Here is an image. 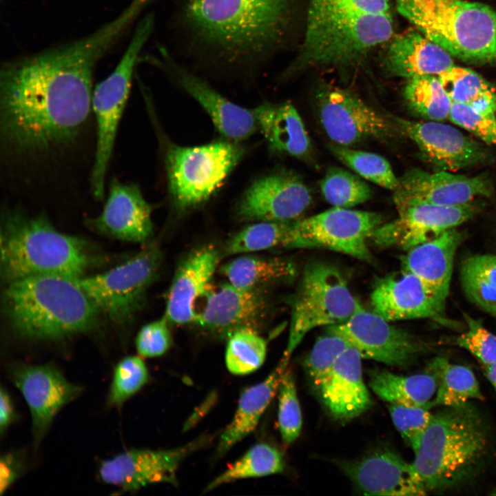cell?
Wrapping results in <instances>:
<instances>
[{
  "label": "cell",
  "mask_w": 496,
  "mask_h": 496,
  "mask_svg": "<svg viewBox=\"0 0 496 496\" xmlns=\"http://www.w3.org/2000/svg\"><path fill=\"white\" fill-rule=\"evenodd\" d=\"M128 30L117 17L71 42L7 61L0 70V153L6 174H54L81 145L97 63Z\"/></svg>",
  "instance_id": "cell-1"
},
{
  "label": "cell",
  "mask_w": 496,
  "mask_h": 496,
  "mask_svg": "<svg viewBox=\"0 0 496 496\" xmlns=\"http://www.w3.org/2000/svg\"><path fill=\"white\" fill-rule=\"evenodd\" d=\"M412 463L426 492H443L468 483L479 473L490 452L489 426L467 402L443 407L413 451Z\"/></svg>",
  "instance_id": "cell-2"
},
{
  "label": "cell",
  "mask_w": 496,
  "mask_h": 496,
  "mask_svg": "<svg viewBox=\"0 0 496 496\" xmlns=\"http://www.w3.org/2000/svg\"><path fill=\"white\" fill-rule=\"evenodd\" d=\"M12 329L21 338L58 340L93 330L100 311L74 278L36 276L8 281L3 296Z\"/></svg>",
  "instance_id": "cell-3"
},
{
  "label": "cell",
  "mask_w": 496,
  "mask_h": 496,
  "mask_svg": "<svg viewBox=\"0 0 496 496\" xmlns=\"http://www.w3.org/2000/svg\"><path fill=\"white\" fill-rule=\"evenodd\" d=\"M291 0H185L187 28L206 46L234 59L258 56L276 42Z\"/></svg>",
  "instance_id": "cell-4"
},
{
  "label": "cell",
  "mask_w": 496,
  "mask_h": 496,
  "mask_svg": "<svg viewBox=\"0 0 496 496\" xmlns=\"http://www.w3.org/2000/svg\"><path fill=\"white\" fill-rule=\"evenodd\" d=\"M1 269L8 281L36 276H83L92 263L88 245L55 229L43 216L6 211L1 230Z\"/></svg>",
  "instance_id": "cell-5"
},
{
  "label": "cell",
  "mask_w": 496,
  "mask_h": 496,
  "mask_svg": "<svg viewBox=\"0 0 496 496\" xmlns=\"http://www.w3.org/2000/svg\"><path fill=\"white\" fill-rule=\"evenodd\" d=\"M393 32L391 14L332 8L309 2L304 41L293 68L353 64L389 41Z\"/></svg>",
  "instance_id": "cell-6"
},
{
  "label": "cell",
  "mask_w": 496,
  "mask_h": 496,
  "mask_svg": "<svg viewBox=\"0 0 496 496\" xmlns=\"http://www.w3.org/2000/svg\"><path fill=\"white\" fill-rule=\"evenodd\" d=\"M398 12L452 56L496 65V11L461 0H395Z\"/></svg>",
  "instance_id": "cell-7"
},
{
  "label": "cell",
  "mask_w": 496,
  "mask_h": 496,
  "mask_svg": "<svg viewBox=\"0 0 496 496\" xmlns=\"http://www.w3.org/2000/svg\"><path fill=\"white\" fill-rule=\"evenodd\" d=\"M154 25V17L152 14L146 15L138 22L115 69L94 88L92 106L96 138L88 183L90 193L98 200L104 198L107 172L134 68Z\"/></svg>",
  "instance_id": "cell-8"
},
{
  "label": "cell",
  "mask_w": 496,
  "mask_h": 496,
  "mask_svg": "<svg viewBox=\"0 0 496 496\" xmlns=\"http://www.w3.org/2000/svg\"><path fill=\"white\" fill-rule=\"evenodd\" d=\"M245 148L228 139L183 147L169 144L165 151L168 188L180 210L203 204L220 187L245 154Z\"/></svg>",
  "instance_id": "cell-9"
},
{
  "label": "cell",
  "mask_w": 496,
  "mask_h": 496,
  "mask_svg": "<svg viewBox=\"0 0 496 496\" xmlns=\"http://www.w3.org/2000/svg\"><path fill=\"white\" fill-rule=\"evenodd\" d=\"M362 307L335 267L320 261L308 264L293 299L284 355L289 358L311 329L342 323Z\"/></svg>",
  "instance_id": "cell-10"
},
{
  "label": "cell",
  "mask_w": 496,
  "mask_h": 496,
  "mask_svg": "<svg viewBox=\"0 0 496 496\" xmlns=\"http://www.w3.org/2000/svg\"><path fill=\"white\" fill-rule=\"evenodd\" d=\"M162 261L160 248L145 246L125 262L103 273L74 278L100 312L116 322L130 320L143 303Z\"/></svg>",
  "instance_id": "cell-11"
},
{
  "label": "cell",
  "mask_w": 496,
  "mask_h": 496,
  "mask_svg": "<svg viewBox=\"0 0 496 496\" xmlns=\"http://www.w3.org/2000/svg\"><path fill=\"white\" fill-rule=\"evenodd\" d=\"M382 224L379 214L333 207L293 220L288 248L328 249L370 262L367 242Z\"/></svg>",
  "instance_id": "cell-12"
},
{
  "label": "cell",
  "mask_w": 496,
  "mask_h": 496,
  "mask_svg": "<svg viewBox=\"0 0 496 496\" xmlns=\"http://www.w3.org/2000/svg\"><path fill=\"white\" fill-rule=\"evenodd\" d=\"M314 103L322 128L335 145L351 147L369 139L388 141L402 132L390 116L382 115L342 88L321 87Z\"/></svg>",
  "instance_id": "cell-13"
},
{
  "label": "cell",
  "mask_w": 496,
  "mask_h": 496,
  "mask_svg": "<svg viewBox=\"0 0 496 496\" xmlns=\"http://www.w3.org/2000/svg\"><path fill=\"white\" fill-rule=\"evenodd\" d=\"M326 331L345 339L362 358L394 366H410L429 347L419 338L363 307L345 322L328 326Z\"/></svg>",
  "instance_id": "cell-14"
},
{
  "label": "cell",
  "mask_w": 496,
  "mask_h": 496,
  "mask_svg": "<svg viewBox=\"0 0 496 496\" xmlns=\"http://www.w3.org/2000/svg\"><path fill=\"white\" fill-rule=\"evenodd\" d=\"M8 371L28 406L34 446L37 448L56 415L80 395L82 388L52 364H14Z\"/></svg>",
  "instance_id": "cell-15"
},
{
  "label": "cell",
  "mask_w": 496,
  "mask_h": 496,
  "mask_svg": "<svg viewBox=\"0 0 496 496\" xmlns=\"http://www.w3.org/2000/svg\"><path fill=\"white\" fill-rule=\"evenodd\" d=\"M208 441L209 438L203 436L171 449L125 451L101 464L99 477L104 483L125 493H132L154 483L176 486V471L180 463Z\"/></svg>",
  "instance_id": "cell-16"
},
{
  "label": "cell",
  "mask_w": 496,
  "mask_h": 496,
  "mask_svg": "<svg viewBox=\"0 0 496 496\" xmlns=\"http://www.w3.org/2000/svg\"><path fill=\"white\" fill-rule=\"evenodd\" d=\"M393 193L397 209L416 204L456 206L471 203L477 197H489L493 187L484 175L467 176L448 171L431 173L412 169L399 178Z\"/></svg>",
  "instance_id": "cell-17"
},
{
  "label": "cell",
  "mask_w": 496,
  "mask_h": 496,
  "mask_svg": "<svg viewBox=\"0 0 496 496\" xmlns=\"http://www.w3.org/2000/svg\"><path fill=\"white\" fill-rule=\"evenodd\" d=\"M476 209L472 203L456 206L409 205L397 209L398 217L382 224L371 238L381 247L409 250L469 220Z\"/></svg>",
  "instance_id": "cell-18"
},
{
  "label": "cell",
  "mask_w": 496,
  "mask_h": 496,
  "mask_svg": "<svg viewBox=\"0 0 496 496\" xmlns=\"http://www.w3.org/2000/svg\"><path fill=\"white\" fill-rule=\"evenodd\" d=\"M423 157L440 171L454 172L490 160L485 148L457 128L437 121L416 122L390 116Z\"/></svg>",
  "instance_id": "cell-19"
},
{
  "label": "cell",
  "mask_w": 496,
  "mask_h": 496,
  "mask_svg": "<svg viewBox=\"0 0 496 496\" xmlns=\"http://www.w3.org/2000/svg\"><path fill=\"white\" fill-rule=\"evenodd\" d=\"M311 195L303 181L291 174L278 172L255 180L237 205L242 220L290 221L309 206Z\"/></svg>",
  "instance_id": "cell-20"
},
{
  "label": "cell",
  "mask_w": 496,
  "mask_h": 496,
  "mask_svg": "<svg viewBox=\"0 0 496 496\" xmlns=\"http://www.w3.org/2000/svg\"><path fill=\"white\" fill-rule=\"evenodd\" d=\"M340 466L364 494L421 496L427 493L413 464L383 448Z\"/></svg>",
  "instance_id": "cell-21"
},
{
  "label": "cell",
  "mask_w": 496,
  "mask_h": 496,
  "mask_svg": "<svg viewBox=\"0 0 496 496\" xmlns=\"http://www.w3.org/2000/svg\"><path fill=\"white\" fill-rule=\"evenodd\" d=\"M203 309L198 312L195 323L211 333L229 336L241 329L259 325L267 309V302L260 289H244L229 282L209 289Z\"/></svg>",
  "instance_id": "cell-22"
},
{
  "label": "cell",
  "mask_w": 496,
  "mask_h": 496,
  "mask_svg": "<svg viewBox=\"0 0 496 496\" xmlns=\"http://www.w3.org/2000/svg\"><path fill=\"white\" fill-rule=\"evenodd\" d=\"M161 52L163 60L159 63L203 107L223 136L239 143L256 132L258 125L253 110L230 101L203 79L180 66L165 50Z\"/></svg>",
  "instance_id": "cell-23"
},
{
  "label": "cell",
  "mask_w": 496,
  "mask_h": 496,
  "mask_svg": "<svg viewBox=\"0 0 496 496\" xmlns=\"http://www.w3.org/2000/svg\"><path fill=\"white\" fill-rule=\"evenodd\" d=\"M373 311L391 322L431 318L447 324L445 304L413 273H400L380 279L371 294Z\"/></svg>",
  "instance_id": "cell-24"
},
{
  "label": "cell",
  "mask_w": 496,
  "mask_h": 496,
  "mask_svg": "<svg viewBox=\"0 0 496 496\" xmlns=\"http://www.w3.org/2000/svg\"><path fill=\"white\" fill-rule=\"evenodd\" d=\"M151 215L152 207L136 184L114 178L101 212L90 223L99 232L116 239L145 242L152 233Z\"/></svg>",
  "instance_id": "cell-25"
},
{
  "label": "cell",
  "mask_w": 496,
  "mask_h": 496,
  "mask_svg": "<svg viewBox=\"0 0 496 496\" xmlns=\"http://www.w3.org/2000/svg\"><path fill=\"white\" fill-rule=\"evenodd\" d=\"M219 261V253L208 245L193 250L181 262L168 291L165 317L169 323L195 322L196 303L206 294Z\"/></svg>",
  "instance_id": "cell-26"
},
{
  "label": "cell",
  "mask_w": 496,
  "mask_h": 496,
  "mask_svg": "<svg viewBox=\"0 0 496 496\" xmlns=\"http://www.w3.org/2000/svg\"><path fill=\"white\" fill-rule=\"evenodd\" d=\"M362 358L355 347H348L318 391L329 411L337 420L353 419L373 404L362 379Z\"/></svg>",
  "instance_id": "cell-27"
},
{
  "label": "cell",
  "mask_w": 496,
  "mask_h": 496,
  "mask_svg": "<svg viewBox=\"0 0 496 496\" xmlns=\"http://www.w3.org/2000/svg\"><path fill=\"white\" fill-rule=\"evenodd\" d=\"M462 240L455 228L408 250L402 258V270L416 276L443 304L449 293L453 263Z\"/></svg>",
  "instance_id": "cell-28"
},
{
  "label": "cell",
  "mask_w": 496,
  "mask_h": 496,
  "mask_svg": "<svg viewBox=\"0 0 496 496\" xmlns=\"http://www.w3.org/2000/svg\"><path fill=\"white\" fill-rule=\"evenodd\" d=\"M451 55L422 32L408 31L391 39L385 65L388 72L406 79L438 76L453 66Z\"/></svg>",
  "instance_id": "cell-29"
},
{
  "label": "cell",
  "mask_w": 496,
  "mask_h": 496,
  "mask_svg": "<svg viewBox=\"0 0 496 496\" xmlns=\"http://www.w3.org/2000/svg\"><path fill=\"white\" fill-rule=\"evenodd\" d=\"M258 128L269 148L298 158L309 157L310 138L296 108L289 102H265L253 110Z\"/></svg>",
  "instance_id": "cell-30"
},
{
  "label": "cell",
  "mask_w": 496,
  "mask_h": 496,
  "mask_svg": "<svg viewBox=\"0 0 496 496\" xmlns=\"http://www.w3.org/2000/svg\"><path fill=\"white\" fill-rule=\"evenodd\" d=\"M289 360L283 355L278 365L265 380L242 393L231 421L220 435L216 450L218 455L226 453L254 431L278 390Z\"/></svg>",
  "instance_id": "cell-31"
},
{
  "label": "cell",
  "mask_w": 496,
  "mask_h": 496,
  "mask_svg": "<svg viewBox=\"0 0 496 496\" xmlns=\"http://www.w3.org/2000/svg\"><path fill=\"white\" fill-rule=\"evenodd\" d=\"M371 389L390 404L427 406L432 402L437 390V380L430 371L411 375H399L386 370L372 369L367 372Z\"/></svg>",
  "instance_id": "cell-32"
},
{
  "label": "cell",
  "mask_w": 496,
  "mask_h": 496,
  "mask_svg": "<svg viewBox=\"0 0 496 496\" xmlns=\"http://www.w3.org/2000/svg\"><path fill=\"white\" fill-rule=\"evenodd\" d=\"M426 370L437 380L433 407L457 406L484 398L477 379L467 366L454 364L444 357L430 361Z\"/></svg>",
  "instance_id": "cell-33"
},
{
  "label": "cell",
  "mask_w": 496,
  "mask_h": 496,
  "mask_svg": "<svg viewBox=\"0 0 496 496\" xmlns=\"http://www.w3.org/2000/svg\"><path fill=\"white\" fill-rule=\"evenodd\" d=\"M223 274L231 285L244 289L261 287L287 279L293 273L287 261L254 256H242L223 265Z\"/></svg>",
  "instance_id": "cell-34"
},
{
  "label": "cell",
  "mask_w": 496,
  "mask_h": 496,
  "mask_svg": "<svg viewBox=\"0 0 496 496\" xmlns=\"http://www.w3.org/2000/svg\"><path fill=\"white\" fill-rule=\"evenodd\" d=\"M460 280L467 298L496 318V255H475L462 263Z\"/></svg>",
  "instance_id": "cell-35"
},
{
  "label": "cell",
  "mask_w": 496,
  "mask_h": 496,
  "mask_svg": "<svg viewBox=\"0 0 496 496\" xmlns=\"http://www.w3.org/2000/svg\"><path fill=\"white\" fill-rule=\"evenodd\" d=\"M437 76L451 102L496 111V87L475 71L454 65Z\"/></svg>",
  "instance_id": "cell-36"
},
{
  "label": "cell",
  "mask_w": 496,
  "mask_h": 496,
  "mask_svg": "<svg viewBox=\"0 0 496 496\" xmlns=\"http://www.w3.org/2000/svg\"><path fill=\"white\" fill-rule=\"evenodd\" d=\"M284 467L282 455L276 448L266 443H258L209 482L205 491L238 479L280 473Z\"/></svg>",
  "instance_id": "cell-37"
},
{
  "label": "cell",
  "mask_w": 496,
  "mask_h": 496,
  "mask_svg": "<svg viewBox=\"0 0 496 496\" xmlns=\"http://www.w3.org/2000/svg\"><path fill=\"white\" fill-rule=\"evenodd\" d=\"M404 96L414 112L429 121L448 118L452 102L437 76L407 79Z\"/></svg>",
  "instance_id": "cell-38"
},
{
  "label": "cell",
  "mask_w": 496,
  "mask_h": 496,
  "mask_svg": "<svg viewBox=\"0 0 496 496\" xmlns=\"http://www.w3.org/2000/svg\"><path fill=\"white\" fill-rule=\"evenodd\" d=\"M292 221H258L248 225L229 240L225 252L238 254L277 247L288 248Z\"/></svg>",
  "instance_id": "cell-39"
},
{
  "label": "cell",
  "mask_w": 496,
  "mask_h": 496,
  "mask_svg": "<svg viewBox=\"0 0 496 496\" xmlns=\"http://www.w3.org/2000/svg\"><path fill=\"white\" fill-rule=\"evenodd\" d=\"M228 338L225 362L230 373L246 375L260 367L266 357L267 343L255 329H241Z\"/></svg>",
  "instance_id": "cell-40"
},
{
  "label": "cell",
  "mask_w": 496,
  "mask_h": 496,
  "mask_svg": "<svg viewBox=\"0 0 496 496\" xmlns=\"http://www.w3.org/2000/svg\"><path fill=\"white\" fill-rule=\"evenodd\" d=\"M332 153L362 178L394 191L399 183L389 162L383 156L338 145L330 146Z\"/></svg>",
  "instance_id": "cell-41"
},
{
  "label": "cell",
  "mask_w": 496,
  "mask_h": 496,
  "mask_svg": "<svg viewBox=\"0 0 496 496\" xmlns=\"http://www.w3.org/2000/svg\"><path fill=\"white\" fill-rule=\"evenodd\" d=\"M320 189L324 198L338 207L350 208L366 202L372 196L366 183L339 167L327 170L320 182Z\"/></svg>",
  "instance_id": "cell-42"
},
{
  "label": "cell",
  "mask_w": 496,
  "mask_h": 496,
  "mask_svg": "<svg viewBox=\"0 0 496 496\" xmlns=\"http://www.w3.org/2000/svg\"><path fill=\"white\" fill-rule=\"evenodd\" d=\"M148 369L141 358L126 356L115 366L107 402L119 407L140 391L149 381Z\"/></svg>",
  "instance_id": "cell-43"
},
{
  "label": "cell",
  "mask_w": 496,
  "mask_h": 496,
  "mask_svg": "<svg viewBox=\"0 0 496 496\" xmlns=\"http://www.w3.org/2000/svg\"><path fill=\"white\" fill-rule=\"evenodd\" d=\"M349 346L343 338L329 333L316 341L305 359L304 367L316 391L329 376L338 357Z\"/></svg>",
  "instance_id": "cell-44"
},
{
  "label": "cell",
  "mask_w": 496,
  "mask_h": 496,
  "mask_svg": "<svg viewBox=\"0 0 496 496\" xmlns=\"http://www.w3.org/2000/svg\"><path fill=\"white\" fill-rule=\"evenodd\" d=\"M278 391V426L282 442L289 445L298 437L302 424L295 380L291 370L285 371Z\"/></svg>",
  "instance_id": "cell-45"
},
{
  "label": "cell",
  "mask_w": 496,
  "mask_h": 496,
  "mask_svg": "<svg viewBox=\"0 0 496 496\" xmlns=\"http://www.w3.org/2000/svg\"><path fill=\"white\" fill-rule=\"evenodd\" d=\"M488 144H496V111L452 102L448 118Z\"/></svg>",
  "instance_id": "cell-46"
},
{
  "label": "cell",
  "mask_w": 496,
  "mask_h": 496,
  "mask_svg": "<svg viewBox=\"0 0 496 496\" xmlns=\"http://www.w3.org/2000/svg\"><path fill=\"white\" fill-rule=\"evenodd\" d=\"M427 406L390 404L389 410L394 425L406 444L414 451L428 426L433 415Z\"/></svg>",
  "instance_id": "cell-47"
},
{
  "label": "cell",
  "mask_w": 496,
  "mask_h": 496,
  "mask_svg": "<svg viewBox=\"0 0 496 496\" xmlns=\"http://www.w3.org/2000/svg\"><path fill=\"white\" fill-rule=\"evenodd\" d=\"M467 330L455 340V344L477 358L484 366L496 362V335L485 328L479 320L465 315Z\"/></svg>",
  "instance_id": "cell-48"
},
{
  "label": "cell",
  "mask_w": 496,
  "mask_h": 496,
  "mask_svg": "<svg viewBox=\"0 0 496 496\" xmlns=\"http://www.w3.org/2000/svg\"><path fill=\"white\" fill-rule=\"evenodd\" d=\"M169 322L164 316L144 325L136 338L138 354L144 358H155L164 354L170 347L172 335Z\"/></svg>",
  "instance_id": "cell-49"
},
{
  "label": "cell",
  "mask_w": 496,
  "mask_h": 496,
  "mask_svg": "<svg viewBox=\"0 0 496 496\" xmlns=\"http://www.w3.org/2000/svg\"><path fill=\"white\" fill-rule=\"evenodd\" d=\"M332 8L358 10L372 14H391L389 0H309Z\"/></svg>",
  "instance_id": "cell-50"
},
{
  "label": "cell",
  "mask_w": 496,
  "mask_h": 496,
  "mask_svg": "<svg viewBox=\"0 0 496 496\" xmlns=\"http://www.w3.org/2000/svg\"><path fill=\"white\" fill-rule=\"evenodd\" d=\"M24 462L20 453L6 452L0 459V493L3 495L19 478L24 468Z\"/></svg>",
  "instance_id": "cell-51"
},
{
  "label": "cell",
  "mask_w": 496,
  "mask_h": 496,
  "mask_svg": "<svg viewBox=\"0 0 496 496\" xmlns=\"http://www.w3.org/2000/svg\"><path fill=\"white\" fill-rule=\"evenodd\" d=\"M16 420L14 404L8 391L3 386L0 389V431L1 435Z\"/></svg>",
  "instance_id": "cell-52"
},
{
  "label": "cell",
  "mask_w": 496,
  "mask_h": 496,
  "mask_svg": "<svg viewBox=\"0 0 496 496\" xmlns=\"http://www.w3.org/2000/svg\"><path fill=\"white\" fill-rule=\"evenodd\" d=\"M485 375L496 392V362L484 366Z\"/></svg>",
  "instance_id": "cell-53"
},
{
  "label": "cell",
  "mask_w": 496,
  "mask_h": 496,
  "mask_svg": "<svg viewBox=\"0 0 496 496\" xmlns=\"http://www.w3.org/2000/svg\"><path fill=\"white\" fill-rule=\"evenodd\" d=\"M490 494L496 495V486L491 490Z\"/></svg>",
  "instance_id": "cell-54"
}]
</instances>
